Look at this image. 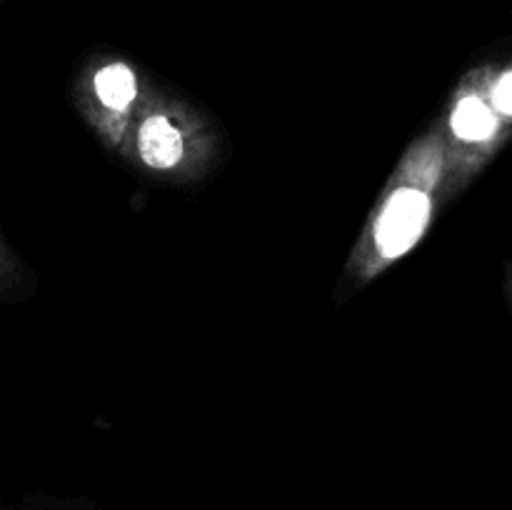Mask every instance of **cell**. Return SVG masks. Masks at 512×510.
<instances>
[{
  "mask_svg": "<svg viewBox=\"0 0 512 510\" xmlns=\"http://www.w3.org/2000/svg\"><path fill=\"white\" fill-rule=\"evenodd\" d=\"M493 68L470 70L450 100L445 120V183L443 198L458 195L488 165L505 138V123L490 103Z\"/></svg>",
  "mask_w": 512,
  "mask_h": 510,
  "instance_id": "3",
  "label": "cell"
},
{
  "mask_svg": "<svg viewBox=\"0 0 512 510\" xmlns=\"http://www.w3.org/2000/svg\"><path fill=\"white\" fill-rule=\"evenodd\" d=\"M20 260L13 253V248L5 240L3 230H0V298L8 295L10 290H15V285L20 283Z\"/></svg>",
  "mask_w": 512,
  "mask_h": 510,
  "instance_id": "6",
  "label": "cell"
},
{
  "mask_svg": "<svg viewBox=\"0 0 512 510\" xmlns=\"http://www.w3.org/2000/svg\"><path fill=\"white\" fill-rule=\"evenodd\" d=\"M445 135L435 123L405 148L343 270V293H358L403 260L428 233L443 198Z\"/></svg>",
  "mask_w": 512,
  "mask_h": 510,
  "instance_id": "1",
  "label": "cell"
},
{
  "mask_svg": "<svg viewBox=\"0 0 512 510\" xmlns=\"http://www.w3.org/2000/svg\"><path fill=\"white\" fill-rule=\"evenodd\" d=\"M118 155L153 178L195 183L213 170L218 130L193 103L150 88Z\"/></svg>",
  "mask_w": 512,
  "mask_h": 510,
  "instance_id": "2",
  "label": "cell"
},
{
  "mask_svg": "<svg viewBox=\"0 0 512 510\" xmlns=\"http://www.w3.org/2000/svg\"><path fill=\"white\" fill-rule=\"evenodd\" d=\"M490 103L503 123H512V65L490 73Z\"/></svg>",
  "mask_w": 512,
  "mask_h": 510,
  "instance_id": "5",
  "label": "cell"
},
{
  "mask_svg": "<svg viewBox=\"0 0 512 510\" xmlns=\"http://www.w3.org/2000/svg\"><path fill=\"white\" fill-rule=\"evenodd\" d=\"M148 83L135 65L115 55H98L78 73L73 88V105L88 123L95 138L120 153L135 113L148 95Z\"/></svg>",
  "mask_w": 512,
  "mask_h": 510,
  "instance_id": "4",
  "label": "cell"
}]
</instances>
